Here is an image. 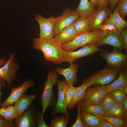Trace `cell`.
Instances as JSON below:
<instances>
[{
    "instance_id": "1",
    "label": "cell",
    "mask_w": 127,
    "mask_h": 127,
    "mask_svg": "<svg viewBox=\"0 0 127 127\" xmlns=\"http://www.w3.org/2000/svg\"><path fill=\"white\" fill-rule=\"evenodd\" d=\"M33 48L41 51L45 60L56 64L63 62L64 50L61 45L54 38L46 39L40 37L35 38L33 40Z\"/></svg>"
},
{
    "instance_id": "2",
    "label": "cell",
    "mask_w": 127,
    "mask_h": 127,
    "mask_svg": "<svg viewBox=\"0 0 127 127\" xmlns=\"http://www.w3.org/2000/svg\"><path fill=\"white\" fill-rule=\"evenodd\" d=\"M58 76L54 71H49L45 82L44 83V90L40 98L42 107V115L44 117V113L48 108L55 106L56 101V94L53 91V86L57 83Z\"/></svg>"
},
{
    "instance_id": "3",
    "label": "cell",
    "mask_w": 127,
    "mask_h": 127,
    "mask_svg": "<svg viewBox=\"0 0 127 127\" xmlns=\"http://www.w3.org/2000/svg\"><path fill=\"white\" fill-rule=\"evenodd\" d=\"M120 70L107 65L91 76L84 79L83 81L87 83L89 87L96 84H108L119 76Z\"/></svg>"
},
{
    "instance_id": "4",
    "label": "cell",
    "mask_w": 127,
    "mask_h": 127,
    "mask_svg": "<svg viewBox=\"0 0 127 127\" xmlns=\"http://www.w3.org/2000/svg\"><path fill=\"white\" fill-rule=\"evenodd\" d=\"M103 32L99 29L79 34L72 41L61 45L62 48L66 51H73L77 48L90 43H96L99 40Z\"/></svg>"
},
{
    "instance_id": "5",
    "label": "cell",
    "mask_w": 127,
    "mask_h": 127,
    "mask_svg": "<svg viewBox=\"0 0 127 127\" xmlns=\"http://www.w3.org/2000/svg\"><path fill=\"white\" fill-rule=\"evenodd\" d=\"M99 55L106 61L107 65L120 70L127 69V53L115 48L111 52L105 50Z\"/></svg>"
},
{
    "instance_id": "6",
    "label": "cell",
    "mask_w": 127,
    "mask_h": 127,
    "mask_svg": "<svg viewBox=\"0 0 127 127\" xmlns=\"http://www.w3.org/2000/svg\"><path fill=\"white\" fill-rule=\"evenodd\" d=\"M107 92L104 85L96 84L88 87L79 102L80 104H99Z\"/></svg>"
},
{
    "instance_id": "7",
    "label": "cell",
    "mask_w": 127,
    "mask_h": 127,
    "mask_svg": "<svg viewBox=\"0 0 127 127\" xmlns=\"http://www.w3.org/2000/svg\"><path fill=\"white\" fill-rule=\"evenodd\" d=\"M105 50L99 48L95 43H90L82 47L81 48L75 52L64 50L63 60V62H67L70 64L73 63L79 58L92 55L97 51Z\"/></svg>"
},
{
    "instance_id": "8",
    "label": "cell",
    "mask_w": 127,
    "mask_h": 127,
    "mask_svg": "<svg viewBox=\"0 0 127 127\" xmlns=\"http://www.w3.org/2000/svg\"><path fill=\"white\" fill-rule=\"evenodd\" d=\"M80 16L76 10L69 7L64 9L61 15L56 18L54 29V37L58 35L65 27L72 24Z\"/></svg>"
},
{
    "instance_id": "9",
    "label": "cell",
    "mask_w": 127,
    "mask_h": 127,
    "mask_svg": "<svg viewBox=\"0 0 127 127\" xmlns=\"http://www.w3.org/2000/svg\"><path fill=\"white\" fill-rule=\"evenodd\" d=\"M34 18L39 25L40 37L46 39L53 38L56 18L51 16L45 18L40 14H36L34 15Z\"/></svg>"
},
{
    "instance_id": "10",
    "label": "cell",
    "mask_w": 127,
    "mask_h": 127,
    "mask_svg": "<svg viewBox=\"0 0 127 127\" xmlns=\"http://www.w3.org/2000/svg\"><path fill=\"white\" fill-rule=\"evenodd\" d=\"M15 55L14 52L10 54L8 60L0 68V72L3 74L6 84L9 87H11L12 83L16 81V74L20 68Z\"/></svg>"
},
{
    "instance_id": "11",
    "label": "cell",
    "mask_w": 127,
    "mask_h": 127,
    "mask_svg": "<svg viewBox=\"0 0 127 127\" xmlns=\"http://www.w3.org/2000/svg\"><path fill=\"white\" fill-rule=\"evenodd\" d=\"M33 80L29 78L24 81L20 86L16 87H11V93L7 99L2 103L1 108L12 105L20 99L28 89L34 87Z\"/></svg>"
},
{
    "instance_id": "12",
    "label": "cell",
    "mask_w": 127,
    "mask_h": 127,
    "mask_svg": "<svg viewBox=\"0 0 127 127\" xmlns=\"http://www.w3.org/2000/svg\"><path fill=\"white\" fill-rule=\"evenodd\" d=\"M96 44L98 47L107 44L121 50L124 48L120 33L117 29L108 32H103Z\"/></svg>"
},
{
    "instance_id": "13",
    "label": "cell",
    "mask_w": 127,
    "mask_h": 127,
    "mask_svg": "<svg viewBox=\"0 0 127 127\" xmlns=\"http://www.w3.org/2000/svg\"><path fill=\"white\" fill-rule=\"evenodd\" d=\"M36 112L33 104L26 109L14 122L16 127H36Z\"/></svg>"
},
{
    "instance_id": "14",
    "label": "cell",
    "mask_w": 127,
    "mask_h": 127,
    "mask_svg": "<svg viewBox=\"0 0 127 127\" xmlns=\"http://www.w3.org/2000/svg\"><path fill=\"white\" fill-rule=\"evenodd\" d=\"M56 83L58 86L57 99L55 107L51 112V115H54L57 113H61L69 117L64 97V91L66 85V81L65 80L61 82L57 79Z\"/></svg>"
},
{
    "instance_id": "15",
    "label": "cell",
    "mask_w": 127,
    "mask_h": 127,
    "mask_svg": "<svg viewBox=\"0 0 127 127\" xmlns=\"http://www.w3.org/2000/svg\"><path fill=\"white\" fill-rule=\"evenodd\" d=\"M112 10L109 8L96 9L89 18L90 32L95 31L99 29V26L107 20Z\"/></svg>"
},
{
    "instance_id": "16",
    "label": "cell",
    "mask_w": 127,
    "mask_h": 127,
    "mask_svg": "<svg viewBox=\"0 0 127 127\" xmlns=\"http://www.w3.org/2000/svg\"><path fill=\"white\" fill-rule=\"evenodd\" d=\"M67 68L64 69L61 67L56 68L54 71L56 73L64 75L65 78L66 84H75L77 83V73L79 66L77 64H70Z\"/></svg>"
},
{
    "instance_id": "17",
    "label": "cell",
    "mask_w": 127,
    "mask_h": 127,
    "mask_svg": "<svg viewBox=\"0 0 127 127\" xmlns=\"http://www.w3.org/2000/svg\"><path fill=\"white\" fill-rule=\"evenodd\" d=\"M79 34L72 23L64 28L54 38L62 45L70 42Z\"/></svg>"
},
{
    "instance_id": "18",
    "label": "cell",
    "mask_w": 127,
    "mask_h": 127,
    "mask_svg": "<svg viewBox=\"0 0 127 127\" xmlns=\"http://www.w3.org/2000/svg\"><path fill=\"white\" fill-rule=\"evenodd\" d=\"M109 17L103 23V24L109 23L116 26L117 30L120 33L127 26V21L120 16L118 11L117 6H116L113 13L110 15Z\"/></svg>"
},
{
    "instance_id": "19",
    "label": "cell",
    "mask_w": 127,
    "mask_h": 127,
    "mask_svg": "<svg viewBox=\"0 0 127 127\" xmlns=\"http://www.w3.org/2000/svg\"><path fill=\"white\" fill-rule=\"evenodd\" d=\"M82 123L84 127H101L104 119L86 112L80 111Z\"/></svg>"
},
{
    "instance_id": "20",
    "label": "cell",
    "mask_w": 127,
    "mask_h": 127,
    "mask_svg": "<svg viewBox=\"0 0 127 127\" xmlns=\"http://www.w3.org/2000/svg\"><path fill=\"white\" fill-rule=\"evenodd\" d=\"M34 94L28 95L25 93L15 103V106L19 116L31 105L35 99Z\"/></svg>"
},
{
    "instance_id": "21",
    "label": "cell",
    "mask_w": 127,
    "mask_h": 127,
    "mask_svg": "<svg viewBox=\"0 0 127 127\" xmlns=\"http://www.w3.org/2000/svg\"><path fill=\"white\" fill-rule=\"evenodd\" d=\"M104 86L107 92L117 89H123L127 86V69L120 70L118 78L111 83Z\"/></svg>"
},
{
    "instance_id": "22",
    "label": "cell",
    "mask_w": 127,
    "mask_h": 127,
    "mask_svg": "<svg viewBox=\"0 0 127 127\" xmlns=\"http://www.w3.org/2000/svg\"><path fill=\"white\" fill-rule=\"evenodd\" d=\"M103 116L115 117L123 120H127V113L119 102H116L105 112Z\"/></svg>"
},
{
    "instance_id": "23",
    "label": "cell",
    "mask_w": 127,
    "mask_h": 127,
    "mask_svg": "<svg viewBox=\"0 0 127 127\" xmlns=\"http://www.w3.org/2000/svg\"><path fill=\"white\" fill-rule=\"evenodd\" d=\"M96 10L91 6L88 0H80L79 4L75 10L80 16L88 18Z\"/></svg>"
},
{
    "instance_id": "24",
    "label": "cell",
    "mask_w": 127,
    "mask_h": 127,
    "mask_svg": "<svg viewBox=\"0 0 127 127\" xmlns=\"http://www.w3.org/2000/svg\"><path fill=\"white\" fill-rule=\"evenodd\" d=\"M80 111L101 116H103L105 113L103 109L99 104H80Z\"/></svg>"
},
{
    "instance_id": "25",
    "label": "cell",
    "mask_w": 127,
    "mask_h": 127,
    "mask_svg": "<svg viewBox=\"0 0 127 127\" xmlns=\"http://www.w3.org/2000/svg\"><path fill=\"white\" fill-rule=\"evenodd\" d=\"M72 24L79 34L90 32L89 18L80 16L75 20Z\"/></svg>"
},
{
    "instance_id": "26",
    "label": "cell",
    "mask_w": 127,
    "mask_h": 127,
    "mask_svg": "<svg viewBox=\"0 0 127 127\" xmlns=\"http://www.w3.org/2000/svg\"><path fill=\"white\" fill-rule=\"evenodd\" d=\"M88 87V84L85 82L83 81L82 84L77 87L74 95L71 100L68 107L69 109L73 108L76 104L80 101L86 89Z\"/></svg>"
},
{
    "instance_id": "27",
    "label": "cell",
    "mask_w": 127,
    "mask_h": 127,
    "mask_svg": "<svg viewBox=\"0 0 127 127\" xmlns=\"http://www.w3.org/2000/svg\"><path fill=\"white\" fill-rule=\"evenodd\" d=\"M0 115L6 120L9 121L19 116L18 112L14 106L10 105L8 107L0 108Z\"/></svg>"
},
{
    "instance_id": "28",
    "label": "cell",
    "mask_w": 127,
    "mask_h": 127,
    "mask_svg": "<svg viewBox=\"0 0 127 127\" xmlns=\"http://www.w3.org/2000/svg\"><path fill=\"white\" fill-rule=\"evenodd\" d=\"M69 120V117L66 115L56 116L51 120L49 127H66Z\"/></svg>"
},
{
    "instance_id": "29",
    "label": "cell",
    "mask_w": 127,
    "mask_h": 127,
    "mask_svg": "<svg viewBox=\"0 0 127 127\" xmlns=\"http://www.w3.org/2000/svg\"><path fill=\"white\" fill-rule=\"evenodd\" d=\"M116 102L111 92H107L99 104L105 112Z\"/></svg>"
},
{
    "instance_id": "30",
    "label": "cell",
    "mask_w": 127,
    "mask_h": 127,
    "mask_svg": "<svg viewBox=\"0 0 127 127\" xmlns=\"http://www.w3.org/2000/svg\"><path fill=\"white\" fill-rule=\"evenodd\" d=\"M77 87H75L73 84H67L64 91L65 102L67 108L70 103L75 94Z\"/></svg>"
},
{
    "instance_id": "31",
    "label": "cell",
    "mask_w": 127,
    "mask_h": 127,
    "mask_svg": "<svg viewBox=\"0 0 127 127\" xmlns=\"http://www.w3.org/2000/svg\"><path fill=\"white\" fill-rule=\"evenodd\" d=\"M108 121L115 127H127V120H123L118 118L112 117H106L95 115Z\"/></svg>"
},
{
    "instance_id": "32",
    "label": "cell",
    "mask_w": 127,
    "mask_h": 127,
    "mask_svg": "<svg viewBox=\"0 0 127 127\" xmlns=\"http://www.w3.org/2000/svg\"><path fill=\"white\" fill-rule=\"evenodd\" d=\"M117 4L119 14L125 20L127 14V0H120Z\"/></svg>"
},
{
    "instance_id": "33",
    "label": "cell",
    "mask_w": 127,
    "mask_h": 127,
    "mask_svg": "<svg viewBox=\"0 0 127 127\" xmlns=\"http://www.w3.org/2000/svg\"><path fill=\"white\" fill-rule=\"evenodd\" d=\"M110 92L116 102H120L127 97V95L123 89H116Z\"/></svg>"
},
{
    "instance_id": "34",
    "label": "cell",
    "mask_w": 127,
    "mask_h": 127,
    "mask_svg": "<svg viewBox=\"0 0 127 127\" xmlns=\"http://www.w3.org/2000/svg\"><path fill=\"white\" fill-rule=\"evenodd\" d=\"M99 28L103 32H108L117 29L118 28L113 24L106 23L103 24L99 26Z\"/></svg>"
},
{
    "instance_id": "35",
    "label": "cell",
    "mask_w": 127,
    "mask_h": 127,
    "mask_svg": "<svg viewBox=\"0 0 127 127\" xmlns=\"http://www.w3.org/2000/svg\"><path fill=\"white\" fill-rule=\"evenodd\" d=\"M76 105H77L78 110L77 117L75 123L71 126V127H84L81 121L80 111V104L79 102L77 103Z\"/></svg>"
},
{
    "instance_id": "36",
    "label": "cell",
    "mask_w": 127,
    "mask_h": 127,
    "mask_svg": "<svg viewBox=\"0 0 127 127\" xmlns=\"http://www.w3.org/2000/svg\"><path fill=\"white\" fill-rule=\"evenodd\" d=\"M36 120L38 127H49L45 123L42 116V111H37Z\"/></svg>"
},
{
    "instance_id": "37",
    "label": "cell",
    "mask_w": 127,
    "mask_h": 127,
    "mask_svg": "<svg viewBox=\"0 0 127 127\" xmlns=\"http://www.w3.org/2000/svg\"><path fill=\"white\" fill-rule=\"evenodd\" d=\"M16 126L12 121L6 120L3 117L0 116V127H15Z\"/></svg>"
},
{
    "instance_id": "38",
    "label": "cell",
    "mask_w": 127,
    "mask_h": 127,
    "mask_svg": "<svg viewBox=\"0 0 127 127\" xmlns=\"http://www.w3.org/2000/svg\"><path fill=\"white\" fill-rule=\"evenodd\" d=\"M121 37L125 51L126 52H127V29L125 28L123 29L120 33Z\"/></svg>"
},
{
    "instance_id": "39",
    "label": "cell",
    "mask_w": 127,
    "mask_h": 127,
    "mask_svg": "<svg viewBox=\"0 0 127 127\" xmlns=\"http://www.w3.org/2000/svg\"><path fill=\"white\" fill-rule=\"evenodd\" d=\"M106 8H109L107 0H99V3L97 9Z\"/></svg>"
},
{
    "instance_id": "40",
    "label": "cell",
    "mask_w": 127,
    "mask_h": 127,
    "mask_svg": "<svg viewBox=\"0 0 127 127\" xmlns=\"http://www.w3.org/2000/svg\"><path fill=\"white\" fill-rule=\"evenodd\" d=\"M120 0H107L109 8L112 11L115 9L117 2Z\"/></svg>"
},
{
    "instance_id": "41",
    "label": "cell",
    "mask_w": 127,
    "mask_h": 127,
    "mask_svg": "<svg viewBox=\"0 0 127 127\" xmlns=\"http://www.w3.org/2000/svg\"><path fill=\"white\" fill-rule=\"evenodd\" d=\"M119 102L123 109L127 113V97Z\"/></svg>"
},
{
    "instance_id": "42",
    "label": "cell",
    "mask_w": 127,
    "mask_h": 127,
    "mask_svg": "<svg viewBox=\"0 0 127 127\" xmlns=\"http://www.w3.org/2000/svg\"><path fill=\"white\" fill-rule=\"evenodd\" d=\"M104 121L101 127H115L113 125L107 120L104 119Z\"/></svg>"
},
{
    "instance_id": "43",
    "label": "cell",
    "mask_w": 127,
    "mask_h": 127,
    "mask_svg": "<svg viewBox=\"0 0 127 127\" xmlns=\"http://www.w3.org/2000/svg\"><path fill=\"white\" fill-rule=\"evenodd\" d=\"M90 3L91 6L94 8L98 7L99 0H90Z\"/></svg>"
},
{
    "instance_id": "44",
    "label": "cell",
    "mask_w": 127,
    "mask_h": 127,
    "mask_svg": "<svg viewBox=\"0 0 127 127\" xmlns=\"http://www.w3.org/2000/svg\"><path fill=\"white\" fill-rule=\"evenodd\" d=\"M6 81L5 79L0 78V88L2 89L6 85Z\"/></svg>"
},
{
    "instance_id": "45",
    "label": "cell",
    "mask_w": 127,
    "mask_h": 127,
    "mask_svg": "<svg viewBox=\"0 0 127 127\" xmlns=\"http://www.w3.org/2000/svg\"><path fill=\"white\" fill-rule=\"evenodd\" d=\"M7 60L5 59L1 58L0 59V67L3 66L6 62Z\"/></svg>"
},
{
    "instance_id": "46",
    "label": "cell",
    "mask_w": 127,
    "mask_h": 127,
    "mask_svg": "<svg viewBox=\"0 0 127 127\" xmlns=\"http://www.w3.org/2000/svg\"><path fill=\"white\" fill-rule=\"evenodd\" d=\"M2 89L0 88V107L1 103V95H2V93L1 92V90Z\"/></svg>"
},
{
    "instance_id": "47",
    "label": "cell",
    "mask_w": 127,
    "mask_h": 127,
    "mask_svg": "<svg viewBox=\"0 0 127 127\" xmlns=\"http://www.w3.org/2000/svg\"><path fill=\"white\" fill-rule=\"evenodd\" d=\"M0 78H2L5 79L4 77L3 74L0 72Z\"/></svg>"
},
{
    "instance_id": "48",
    "label": "cell",
    "mask_w": 127,
    "mask_h": 127,
    "mask_svg": "<svg viewBox=\"0 0 127 127\" xmlns=\"http://www.w3.org/2000/svg\"><path fill=\"white\" fill-rule=\"evenodd\" d=\"M123 89L127 95V86L125 87Z\"/></svg>"
},
{
    "instance_id": "49",
    "label": "cell",
    "mask_w": 127,
    "mask_h": 127,
    "mask_svg": "<svg viewBox=\"0 0 127 127\" xmlns=\"http://www.w3.org/2000/svg\"><path fill=\"white\" fill-rule=\"evenodd\" d=\"M37 0V1H39V0Z\"/></svg>"
}]
</instances>
